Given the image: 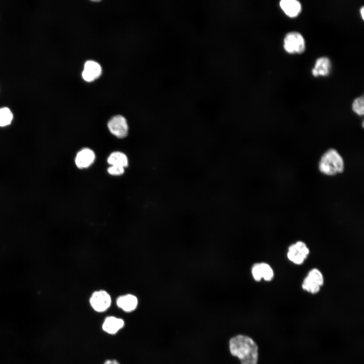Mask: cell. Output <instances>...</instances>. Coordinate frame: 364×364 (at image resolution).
Masks as SVG:
<instances>
[{"label": "cell", "instance_id": "9a60e30c", "mask_svg": "<svg viewBox=\"0 0 364 364\" xmlns=\"http://www.w3.org/2000/svg\"><path fill=\"white\" fill-rule=\"evenodd\" d=\"M321 287L313 282L307 276L304 279L302 284V289L312 294H315L318 293L320 291Z\"/></svg>", "mask_w": 364, "mask_h": 364}, {"label": "cell", "instance_id": "9c48e42d", "mask_svg": "<svg viewBox=\"0 0 364 364\" xmlns=\"http://www.w3.org/2000/svg\"><path fill=\"white\" fill-rule=\"evenodd\" d=\"M124 326V322L122 318L110 316L104 320L102 329L104 332L113 335L117 333Z\"/></svg>", "mask_w": 364, "mask_h": 364}, {"label": "cell", "instance_id": "603a6c76", "mask_svg": "<svg viewBox=\"0 0 364 364\" xmlns=\"http://www.w3.org/2000/svg\"><path fill=\"white\" fill-rule=\"evenodd\" d=\"M360 14H361V17H362V19H364V18H363V16H364V14H363V13H364V7H362L360 8Z\"/></svg>", "mask_w": 364, "mask_h": 364}, {"label": "cell", "instance_id": "ac0fdd59", "mask_svg": "<svg viewBox=\"0 0 364 364\" xmlns=\"http://www.w3.org/2000/svg\"><path fill=\"white\" fill-rule=\"evenodd\" d=\"M352 110L359 116L364 114V100L362 96L359 97L354 100L352 103Z\"/></svg>", "mask_w": 364, "mask_h": 364}, {"label": "cell", "instance_id": "ffe728a7", "mask_svg": "<svg viewBox=\"0 0 364 364\" xmlns=\"http://www.w3.org/2000/svg\"><path fill=\"white\" fill-rule=\"evenodd\" d=\"M107 171L109 174L113 175H119L122 174L124 172V168L116 165H111Z\"/></svg>", "mask_w": 364, "mask_h": 364}, {"label": "cell", "instance_id": "7c38bea8", "mask_svg": "<svg viewBox=\"0 0 364 364\" xmlns=\"http://www.w3.org/2000/svg\"><path fill=\"white\" fill-rule=\"evenodd\" d=\"M108 163L111 165L125 167L128 165V160L126 155L121 152L112 153L107 159Z\"/></svg>", "mask_w": 364, "mask_h": 364}, {"label": "cell", "instance_id": "e0dca14e", "mask_svg": "<svg viewBox=\"0 0 364 364\" xmlns=\"http://www.w3.org/2000/svg\"><path fill=\"white\" fill-rule=\"evenodd\" d=\"M307 277L320 287L324 285V279L323 274L317 268H314L311 269Z\"/></svg>", "mask_w": 364, "mask_h": 364}, {"label": "cell", "instance_id": "ba28073f", "mask_svg": "<svg viewBox=\"0 0 364 364\" xmlns=\"http://www.w3.org/2000/svg\"><path fill=\"white\" fill-rule=\"evenodd\" d=\"M95 158L93 151L89 148H84L77 154L75 162L79 168H86L93 163Z\"/></svg>", "mask_w": 364, "mask_h": 364}, {"label": "cell", "instance_id": "3957f363", "mask_svg": "<svg viewBox=\"0 0 364 364\" xmlns=\"http://www.w3.org/2000/svg\"><path fill=\"white\" fill-rule=\"evenodd\" d=\"M284 48L290 54L302 53L305 49L304 37L298 32L288 33L284 39Z\"/></svg>", "mask_w": 364, "mask_h": 364}, {"label": "cell", "instance_id": "d6986e66", "mask_svg": "<svg viewBox=\"0 0 364 364\" xmlns=\"http://www.w3.org/2000/svg\"><path fill=\"white\" fill-rule=\"evenodd\" d=\"M294 245L297 250L301 255V256L306 259L309 253V250L306 245L302 241H298Z\"/></svg>", "mask_w": 364, "mask_h": 364}, {"label": "cell", "instance_id": "52a82bcc", "mask_svg": "<svg viewBox=\"0 0 364 364\" xmlns=\"http://www.w3.org/2000/svg\"><path fill=\"white\" fill-rule=\"evenodd\" d=\"M138 304L137 297L130 294L121 295L116 299L117 306L125 312L134 310Z\"/></svg>", "mask_w": 364, "mask_h": 364}, {"label": "cell", "instance_id": "44dd1931", "mask_svg": "<svg viewBox=\"0 0 364 364\" xmlns=\"http://www.w3.org/2000/svg\"><path fill=\"white\" fill-rule=\"evenodd\" d=\"M252 274L254 279L256 281L259 282L261 281L262 276L259 263H256L253 266L252 268Z\"/></svg>", "mask_w": 364, "mask_h": 364}, {"label": "cell", "instance_id": "5b68a950", "mask_svg": "<svg viewBox=\"0 0 364 364\" xmlns=\"http://www.w3.org/2000/svg\"><path fill=\"white\" fill-rule=\"evenodd\" d=\"M110 131L118 138H123L128 134V127L125 117L118 115L112 117L108 122Z\"/></svg>", "mask_w": 364, "mask_h": 364}, {"label": "cell", "instance_id": "8992f818", "mask_svg": "<svg viewBox=\"0 0 364 364\" xmlns=\"http://www.w3.org/2000/svg\"><path fill=\"white\" fill-rule=\"evenodd\" d=\"M101 73V65L95 61L88 60L84 64L82 76L84 80L89 82L97 78Z\"/></svg>", "mask_w": 364, "mask_h": 364}, {"label": "cell", "instance_id": "6da1fadb", "mask_svg": "<svg viewBox=\"0 0 364 364\" xmlns=\"http://www.w3.org/2000/svg\"><path fill=\"white\" fill-rule=\"evenodd\" d=\"M229 346L231 354L237 357L241 364H257L258 347L251 337L237 335L230 339Z\"/></svg>", "mask_w": 364, "mask_h": 364}, {"label": "cell", "instance_id": "7402d4cb", "mask_svg": "<svg viewBox=\"0 0 364 364\" xmlns=\"http://www.w3.org/2000/svg\"><path fill=\"white\" fill-rule=\"evenodd\" d=\"M104 364H120V363L116 359H107Z\"/></svg>", "mask_w": 364, "mask_h": 364}, {"label": "cell", "instance_id": "7a4b0ae2", "mask_svg": "<svg viewBox=\"0 0 364 364\" xmlns=\"http://www.w3.org/2000/svg\"><path fill=\"white\" fill-rule=\"evenodd\" d=\"M344 159L340 152L334 148L327 150L321 155L317 165L319 171L327 176H333L342 173L345 169Z\"/></svg>", "mask_w": 364, "mask_h": 364}, {"label": "cell", "instance_id": "8fae6325", "mask_svg": "<svg viewBox=\"0 0 364 364\" xmlns=\"http://www.w3.org/2000/svg\"><path fill=\"white\" fill-rule=\"evenodd\" d=\"M280 6L284 13L290 17H296L301 10V4L296 0H282Z\"/></svg>", "mask_w": 364, "mask_h": 364}, {"label": "cell", "instance_id": "30bf717a", "mask_svg": "<svg viewBox=\"0 0 364 364\" xmlns=\"http://www.w3.org/2000/svg\"><path fill=\"white\" fill-rule=\"evenodd\" d=\"M331 69V64L329 59L326 57L318 58L315 62L314 67L311 70L312 74L317 77L320 76H327Z\"/></svg>", "mask_w": 364, "mask_h": 364}, {"label": "cell", "instance_id": "277c9868", "mask_svg": "<svg viewBox=\"0 0 364 364\" xmlns=\"http://www.w3.org/2000/svg\"><path fill=\"white\" fill-rule=\"evenodd\" d=\"M92 307L97 312H102L107 310L111 304V298L109 294L105 290L94 292L89 298Z\"/></svg>", "mask_w": 364, "mask_h": 364}, {"label": "cell", "instance_id": "2e32d148", "mask_svg": "<svg viewBox=\"0 0 364 364\" xmlns=\"http://www.w3.org/2000/svg\"><path fill=\"white\" fill-rule=\"evenodd\" d=\"M262 279L267 282L270 281L274 278V274L271 266L267 263H259Z\"/></svg>", "mask_w": 364, "mask_h": 364}, {"label": "cell", "instance_id": "4fadbf2b", "mask_svg": "<svg viewBox=\"0 0 364 364\" xmlns=\"http://www.w3.org/2000/svg\"><path fill=\"white\" fill-rule=\"evenodd\" d=\"M287 257L289 260L297 265L302 264L305 260L295 248L294 244L289 246L287 253Z\"/></svg>", "mask_w": 364, "mask_h": 364}, {"label": "cell", "instance_id": "5bb4252c", "mask_svg": "<svg viewBox=\"0 0 364 364\" xmlns=\"http://www.w3.org/2000/svg\"><path fill=\"white\" fill-rule=\"evenodd\" d=\"M13 118V115L10 109L7 107L0 108V127L10 124Z\"/></svg>", "mask_w": 364, "mask_h": 364}]
</instances>
